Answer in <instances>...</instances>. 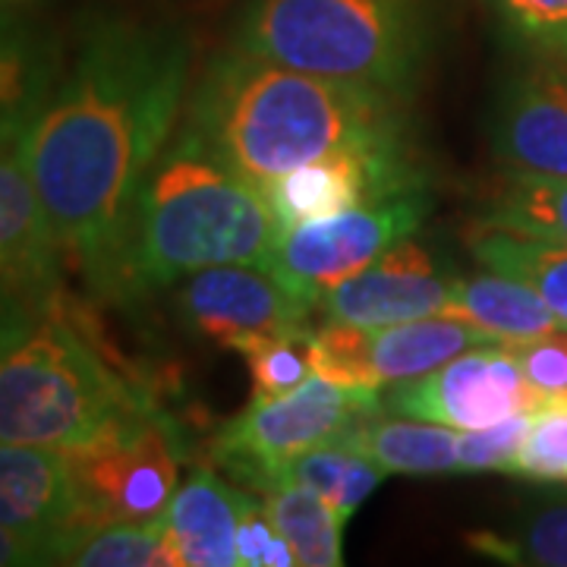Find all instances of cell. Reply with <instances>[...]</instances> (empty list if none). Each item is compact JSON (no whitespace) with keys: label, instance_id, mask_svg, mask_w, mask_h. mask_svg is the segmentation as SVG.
<instances>
[{"label":"cell","instance_id":"1","mask_svg":"<svg viewBox=\"0 0 567 567\" xmlns=\"http://www.w3.org/2000/svg\"><path fill=\"white\" fill-rule=\"evenodd\" d=\"M189 41L164 22L99 17L25 126V162L66 265L117 293L145 177L171 145L189 85Z\"/></svg>","mask_w":567,"mask_h":567},{"label":"cell","instance_id":"2","mask_svg":"<svg viewBox=\"0 0 567 567\" xmlns=\"http://www.w3.org/2000/svg\"><path fill=\"white\" fill-rule=\"evenodd\" d=\"M398 99L230 48L208 63L196 85L186 130L259 189L347 145L401 140Z\"/></svg>","mask_w":567,"mask_h":567},{"label":"cell","instance_id":"3","mask_svg":"<svg viewBox=\"0 0 567 567\" xmlns=\"http://www.w3.org/2000/svg\"><path fill=\"white\" fill-rule=\"evenodd\" d=\"M278 237L281 224L262 193L183 130L142 183L117 297L171 287L215 265L265 262Z\"/></svg>","mask_w":567,"mask_h":567},{"label":"cell","instance_id":"4","mask_svg":"<svg viewBox=\"0 0 567 567\" xmlns=\"http://www.w3.org/2000/svg\"><path fill=\"white\" fill-rule=\"evenodd\" d=\"M158 413L58 312L0 353V445L80 451Z\"/></svg>","mask_w":567,"mask_h":567},{"label":"cell","instance_id":"5","mask_svg":"<svg viewBox=\"0 0 567 567\" xmlns=\"http://www.w3.org/2000/svg\"><path fill=\"white\" fill-rule=\"evenodd\" d=\"M234 48L404 95L423 61V17L416 0H252Z\"/></svg>","mask_w":567,"mask_h":567},{"label":"cell","instance_id":"6","mask_svg":"<svg viewBox=\"0 0 567 567\" xmlns=\"http://www.w3.org/2000/svg\"><path fill=\"white\" fill-rule=\"evenodd\" d=\"M382 410L385 404L379 401V391L334 385L322 375H309L303 385L281 398L252 401L249 410L224 425L215 442V461L256 488L293 457L338 442L350 425Z\"/></svg>","mask_w":567,"mask_h":567},{"label":"cell","instance_id":"7","mask_svg":"<svg viewBox=\"0 0 567 567\" xmlns=\"http://www.w3.org/2000/svg\"><path fill=\"white\" fill-rule=\"evenodd\" d=\"M423 215V193L413 186L328 218L287 227L262 265L293 293L316 303L324 290L350 281L398 240L413 237Z\"/></svg>","mask_w":567,"mask_h":567},{"label":"cell","instance_id":"8","mask_svg":"<svg viewBox=\"0 0 567 567\" xmlns=\"http://www.w3.org/2000/svg\"><path fill=\"white\" fill-rule=\"evenodd\" d=\"M492 341L495 338L486 331L451 316H425L385 328L319 324L312 331L309 357L312 375H322L334 385L379 391L420 379L470 347Z\"/></svg>","mask_w":567,"mask_h":567},{"label":"cell","instance_id":"9","mask_svg":"<svg viewBox=\"0 0 567 567\" xmlns=\"http://www.w3.org/2000/svg\"><path fill=\"white\" fill-rule=\"evenodd\" d=\"M66 454L85 524L158 520L181 486V445L162 413Z\"/></svg>","mask_w":567,"mask_h":567},{"label":"cell","instance_id":"10","mask_svg":"<svg viewBox=\"0 0 567 567\" xmlns=\"http://www.w3.org/2000/svg\"><path fill=\"white\" fill-rule=\"evenodd\" d=\"M394 416H413L451 429H486L517 416L539 413L543 394L529 385L505 341L464 350L420 379L401 382L385 398Z\"/></svg>","mask_w":567,"mask_h":567},{"label":"cell","instance_id":"11","mask_svg":"<svg viewBox=\"0 0 567 567\" xmlns=\"http://www.w3.org/2000/svg\"><path fill=\"white\" fill-rule=\"evenodd\" d=\"M316 303L293 293L262 262L215 265L183 278L181 322L205 341L244 350L256 338L309 328Z\"/></svg>","mask_w":567,"mask_h":567},{"label":"cell","instance_id":"12","mask_svg":"<svg viewBox=\"0 0 567 567\" xmlns=\"http://www.w3.org/2000/svg\"><path fill=\"white\" fill-rule=\"evenodd\" d=\"M420 186L406 162L404 142H369L328 152L259 186L281 230L328 218Z\"/></svg>","mask_w":567,"mask_h":567},{"label":"cell","instance_id":"13","mask_svg":"<svg viewBox=\"0 0 567 567\" xmlns=\"http://www.w3.org/2000/svg\"><path fill=\"white\" fill-rule=\"evenodd\" d=\"M22 140L25 126L0 133V284L54 312L70 265L29 174Z\"/></svg>","mask_w":567,"mask_h":567},{"label":"cell","instance_id":"14","mask_svg":"<svg viewBox=\"0 0 567 567\" xmlns=\"http://www.w3.org/2000/svg\"><path fill=\"white\" fill-rule=\"evenodd\" d=\"M451 300V278L439 271L423 244L404 237L350 281L324 290L312 316L319 324L385 328L442 316Z\"/></svg>","mask_w":567,"mask_h":567},{"label":"cell","instance_id":"15","mask_svg":"<svg viewBox=\"0 0 567 567\" xmlns=\"http://www.w3.org/2000/svg\"><path fill=\"white\" fill-rule=\"evenodd\" d=\"M85 527L82 498L66 451L0 445V529L54 551L73 529Z\"/></svg>","mask_w":567,"mask_h":567},{"label":"cell","instance_id":"16","mask_svg":"<svg viewBox=\"0 0 567 567\" xmlns=\"http://www.w3.org/2000/svg\"><path fill=\"white\" fill-rule=\"evenodd\" d=\"M492 148L507 174L567 177V80L558 70H529L502 95Z\"/></svg>","mask_w":567,"mask_h":567},{"label":"cell","instance_id":"17","mask_svg":"<svg viewBox=\"0 0 567 567\" xmlns=\"http://www.w3.org/2000/svg\"><path fill=\"white\" fill-rule=\"evenodd\" d=\"M249 492L227 486L212 470L196 466L183 480L158 524L174 567H237V524Z\"/></svg>","mask_w":567,"mask_h":567},{"label":"cell","instance_id":"18","mask_svg":"<svg viewBox=\"0 0 567 567\" xmlns=\"http://www.w3.org/2000/svg\"><path fill=\"white\" fill-rule=\"evenodd\" d=\"M442 316L464 319L473 328L486 331L488 338L505 341V344L533 341L561 328L555 312L527 284L514 281L498 271L451 278V300Z\"/></svg>","mask_w":567,"mask_h":567},{"label":"cell","instance_id":"19","mask_svg":"<svg viewBox=\"0 0 567 567\" xmlns=\"http://www.w3.org/2000/svg\"><path fill=\"white\" fill-rule=\"evenodd\" d=\"M338 445L350 447L369 457L385 473H406V476H445L461 473L457 457V432L451 425L398 416L385 420L379 413L353 423Z\"/></svg>","mask_w":567,"mask_h":567},{"label":"cell","instance_id":"20","mask_svg":"<svg viewBox=\"0 0 567 567\" xmlns=\"http://www.w3.org/2000/svg\"><path fill=\"white\" fill-rule=\"evenodd\" d=\"M61 73L58 44L32 22L0 10V133L29 126Z\"/></svg>","mask_w":567,"mask_h":567},{"label":"cell","instance_id":"21","mask_svg":"<svg viewBox=\"0 0 567 567\" xmlns=\"http://www.w3.org/2000/svg\"><path fill=\"white\" fill-rule=\"evenodd\" d=\"M262 505L275 529L290 543L297 565L306 567H338L344 565V524L322 495H316L303 483L271 473L259 483Z\"/></svg>","mask_w":567,"mask_h":567},{"label":"cell","instance_id":"22","mask_svg":"<svg viewBox=\"0 0 567 567\" xmlns=\"http://www.w3.org/2000/svg\"><path fill=\"white\" fill-rule=\"evenodd\" d=\"M470 249L488 271L527 284L555 312L561 328H567V246L505 227L476 224V230L470 234Z\"/></svg>","mask_w":567,"mask_h":567},{"label":"cell","instance_id":"23","mask_svg":"<svg viewBox=\"0 0 567 567\" xmlns=\"http://www.w3.org/2000/svg\"><path fill=\"white\" fill-rule=\"evenodd\" d=\"M54 565L174 567L158 520H104L73 529L54 551Z\"/></svg>","mask_w":567,"mask_h":567},{"label":"cell","instance_id":"24","mask_svg":"<svg viewBox=\"0 0 567 567\" xmlns=\"http://www.w3.org/2000/svg\"><path fill=\"white\" fill-rule=\"evenodd\" d=\"M275 473H284V476L303 483L306 488H312L316 495H322L341 520H350L388 476L382 466H375L369 457L338 445V442L312 447Z\"/></svg>","mask_w":567,"mask_h":567},{"label":"cell","instance_id":"25","mask_svg":"<svg viewBox=\"0 0 567 567\" xmlns=\"http://www.w3.org/2000/svg\"><path fill=\"white\" fill-rule=\"evenodd\" d=\"M480 224L567 246V177L507 174Z\"/></svg>","mask_w":567,"mask_h":567},{"label":"cell","instance_id":"26","mask_svg":"<svg viewBox=\"0 0 567 567\" xmlns=\"http://www.w3.org/2000/svg\"><path fill=\"white\" fill-rule=\"evenodd\" d=\"M312 328L256 338L240 350L252 375V401H271L300 388L312 375Z\"/></svg>","mask_w":567,"mask_h":567},{"label":"cell","instance_id":"27","mask_svg":"<svg viewBox=\"0 0 567 567\" xmlns=\"http://www.w3.org/2000/svg\"><path fill=\"white\" fill-rule=\"evenodd\" d=\"M473 546L495 555V558L514 561V565L567 567V502L529 517L514 539H502L495 533H480V536H473Z\"/></svg>","mask_w":567,"mask_h":567},{"label":"cell","instance_id":"28","mask_svg":"<svg viewBox=\"0 0 567 567\" xmlns=\"http://www.w3.org/2000/svg\"><path fill=\"white\" fill-rule=\"evenodd\" d=\"M514 476L533 483H567V406H546L533 413Z\"/></svg>","mask_w":567,"mask_h":567},{"label":"cell","instance_id":"29","mask_svg":"<svg viewBox=\"0 0 567 567\" xmlns=\"http://www.w3.org/2000/svg\"><path fill=\"white\" fill-rule=\"evenodd\" d=\"M533 413H517L502 423L486 425V429H464L457 432V457H461V473H514L517 454L524 445Z\"/></svg>","mask_w":567,"mask_h":567},{"label":"cell","instance_id":"30","mask_svg":"<svg viewBox=\"0 0 567 567\" xmlns=\"http://www.w3.org/2000/svg\"><path fill=\"white\" fill-rule=\"evenodd\" d=\"M507 347L517 357L529 385L543 394V410L567 406V328Z\"/></svg>","mask_w":567,"mask_h":567},{"label":"cell","instance_id":"31","mask_svg":"<svg viewBox=\"0 0 567 567\" xmlns=\"http://www.w3.org/2000/svg\"><path fill=\"white\" fill-rule=\"evenodd\" d=\"M492 7L533 48L567 58V0H492Z\"/></svg>","mask_w":567,"mask_h":567},{"label":"cell","instance_id":"32","mask_svg":"<svg viewBox=\"0 0 567 567\" xmlns=\"http://www.w3.org/2000/svg\"><path fill=\"white\" fill-rule=\"evenodd\" d=\"M237 558L240 567H293L297 555L290 543L275 529L265 505L252 495L246 498L240 524H237Z\"/></svg>","mask_w":567,"mask_h":567},{"label":"cell","instance_id":"33","mask_svg":"<svg viewBox=\"0 0 567 567\" xmlns=\"http://www.w3.org/2000/svg\"><path fill=\"white\" fill-rule=\"evenodd\" d=\"M41 316H48V309H41L29 297H22L20 290L0 284V353L17 344L22 334H29L39 324Z\"/></svg>","mask_w":567,"mask_h":567},{"label":"cell","instance_id":"34","mask_svg":"<svg viewBox=\"0 0 567 567\" xmlns=\"http://www.w3.org/2000/svg\"><path fill=\"white\" fill-rule=\"evenodd\" d=\"M32 565H51L48 548L22 539L10 529H0V567H32Z\"/></svg>","mask_w":567,"mask_h":567},{"label":"cell","instance_id":"35","mask_svg":"<svg viewBox=\"0 0 567 567\" xmlns=\"http://www.w3.org/2000/svg\"><path fill=\"white\" fill-rule=\"evenodd\" d=\"M3 3H13V0H0V7H3Z\"/></svg>","mask_w":567,"mask_h":567}]
</instances>
